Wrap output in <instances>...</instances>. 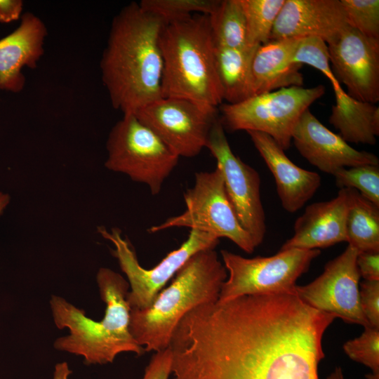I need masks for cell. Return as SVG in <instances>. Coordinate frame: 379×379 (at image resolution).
<instances>
[{
    "label": "cell",
    "instance_id": "1",
    "mask_svg": "<svg viewBox=\"0 0 379 379\" xmlns=\"http://www.w3.org/2000/svg\"><path fill=\"white\" fill-rule=\"evenodd\" d=\"M335 317L295 295H242L197 306L177 325L171 379H319Z\"/></svg>",
    "mask_w": 379,
    "mask_h": 379
},
{
    "label": "cell",
    "instance_id": "2",
    "mask_svg": "<svg viewBox=\"0 0 379 379\" xmlns=\"http://www.w3.org/2000/svg\"><path fill=\"white\" fill-rule=\"evenodd\" d=\"M164 25L136 2L121 8L112 20L100 69L111 103L123 114H133L162 97Z\"/></svg>",
    "mask_w": 379,
    "mask_h": 379
},
{
    "label": "cell",
    "instance_id": "3",
    "mask_svg": "<svg viewBox=\"0 0 379 379\" xmlns=\"http://www.w3.org/2000/svg\"><path fill=\"white\" fill-rule=\"evenodd\" d=\"M96 281L102 300L105 303V316L95 321L85 312L60 296L52 295L50 305L55 326L67 328L69 334L56 339L54 347L82 356L87 365L112 363L117 355L132 352L145 353L129 329L131 308L126 301L130 286L120 274L101 267Z\"/></svg>",
    "mask_w": 379,
    "mask_h": 379
},
{
    "label": "cell",
    "instance_id": "4",
    "mask_svg": "<svg viewBox=\"0 0 379 379\" xmlns=\"http://www.w3.org/2000/svg\"><path fill=\"white\" fill-rule=\"evenodd\" d=\"M227 272L215 249L192 255L145 309L131 310L129 329L145 352L169 347L183 317L194 307L217 302Z\"/></svg>",
    "mask_w": 379,
    "mask_h": 379
},
{
    "label": "cell",
    "instance_id": "5",
    "mask_svg": "<svg viewBox=\"0 0 379 379\" xmlns=\"http://www.w3.org/2000/svg\"><path fill=\"white\" fill-rule=\"evenodd\" d=\"M160 46L162 97L190 100L218 112L223 95L208 15L193 14L164 25Z\"/></svg>",
    "mask_w": 379,
    "mask_h": 379
},
{
    "label": "cell",
    "instance_id": "6",
    "mask_svg": "<svg viewBox=\"0 0 379 379\" xmlns=\"http://www.w3.org/2000/svg\"><path fill=\"white\" fill-rule=\"evenodd\" d=\"M107 169L146 185L158 194L180 157L133 114H123L106 142Z\"/></svg>",
    "mask_w": 379,
    "mask_h": 379
},
{
    "label": "cell",
    "instance_id": "7",
    "mask_svg": "<svg viewBox=\"0 0 379 379\" xmlns=\"http://www.w3.org/2000/svg\"><path fill=\"white\" fill-rule=\"evenodd\" d=\"M325 92L323 85L310 88L293 86L255 95L237 103L220 105V121L230 131L266 133L286 150L300 117Z\"/></svg>",
    "mask_w": 379,
    "mask_h": 379
},
{
    "label": "cell",
    "instance_id": "8",
    "mask_svg": "<svg viewBox=\"0 0 379 379\" xmlns=\"http://www.w3.org/2000/svg\"><path fill=\"white\" fill-rule=\"evenodd\" d=\"M320 253L319 249L291 248L279 250L269 257L248 258L221 250L228 274L218 302L246 295H295L297 279L309 270L312 261Z\"/></svg>",
    "mask_w": 379,
    "mask_h": 379
},
{
    "label": "cell",
    "instance_id": "9",
    "mask_svg": "<svg viewBox=\"0 0 379 379\" xmlns=\"http://www.w3.org/2000/svg\"><path fill=\"white\" fill-rule=\"evenodd\" d=\"M186 210L148 229L157 233L173 227H188L225 237L247 253L256 248L249 234L242 227L227 195L221 171L195 173L192 187L183 194Z\"/></svg>",
    "mask_w": 379,
    "mask_h": 379
},
{
    "label": "cell",
    "instance_id": "10",
    "mask_svg": "<svg viewBox=\"0 0 379 379\" xmlns=\"http://www.w3.org/2000/svg\"><path fill=\"white\" fill-rule=\"evenodd\" d=\"M98 231L113 244L111 253L127 277L131 289L126 301L131 310L149 307L167 282L192 255L203 250L215 249L220 241L213 234L190 230L187 239L178 248L168 253L154 267L146 269L140 265L133 246L119 229L113 227L109 230L99 227Z\"/></svg>",
    "mask_w": 379,
    "mask_h": 379
},
{
    "label": "cell",
    "instance_id": "11",
    "mask_svg": "<svg viewBox=\"0 0 379 379\" xmlns=\"http://www.w3.org/2000/svg\"><path fill=\"white\" fill-rule=\"evenodd\" d=\"M206 147L216 160V168L222 173L227 195L241 225L258 246L266 233L259 173L234 154L220 119L213 122Z\"/></svg>",
    "mask_w": 379,
    "mask_h": 379
},
{
    "label": "cell",
    "instance_id": "12",
    "mask_svg": "<svg viewBox=\"0 0 379 379\" xmlns=\"http://www.w3.org/2000/svg\"><path fill=\"white\" fill-rule=\"evenodd\" d=\"M180 157H193L206 147L218 112L190 100L161 97L133 114Z\"/></svg>",
    "mask_w": 379,
    "mask_h": 379
},
{
    "label": "cell",
    "instance_id": "13",
    "mask_svg": "<svg viewBox=\"0 0 379 379\" xmlns=\"http://www.w3.org/2000/svg\"><path fill=\"white\" fill-rule=\"evenodd\" d=\"M357 254L348 245L325 265L320 276L307 285L296 286L295 295L307 305L347 323L371 326L360 306Z\"/></svg>",
    "mask_w": 379,
    "mask_h": 379
},
{
    "label": "cell",
    "instance_id": "14",
    "mask_svg": "<svg viewBox=\"0 0 379 379\" xmlns=\"http://www.w3.org/2000/svg\"><path fill=\"white\" fill-rule=\"evenodd\" d=\"M333 73L350 96L376 104L379 101V40L347 26L327 44Z\"/></svg>",
    "mask_w": 379,
    "mask_h": 379
},
{
    "label": "cell",
    "instance_id": "15",
    "mask_svg": "<svg viewBox=\"0 0 379 379\" xmlns=\"http://www.w3.org/2000/svg\"><path fill=\"white\" fill-rule=\"evenodd\" d=\"M292 140L298 152L309 163L333 175L343 168L366 164L379 166L375 154L353 148L338 134L322 124L309 109L302 113L296 124Z\"/></svg>",
    "mask_w": 379,
    "mask_h": 379
},
{
    "label": "cell",
    "instance_id": "16",
    "mask_svg": "<svg viewBox=\"0 0 379 379\" xmlns=\"http://www.w3.org/2000/svg\"><path fill=\"white\" fill-rule=\"evenodd\" d=\"M347 26L340 0H285L270 41L317 37L327 44Z\"/></svg>",
    "mask_w": 379,
    "mask_h": 379
},
{
    "label": "cell",
    "instance_id": "17",
    "mask_svg": "<svg viewBox=\"0 0 379 379\" xmlns=\"http://www.w3.org/2000/svg\"><path fill=\"white\" fill-rule=\"evenodd\" d=\"M247 133L274 176L282 207L288 213L302 208L320 187L321 176L295 165L267 134Z\"/></svg>",
    "mask_w": 379,
    "mask_h": 379
},
{
    "label": "cell",
    "instance_id": "18",
    "mask_svg": "<svg viewBox=\"0 0 379 379\" xmlns=\"http://www.w3.org/2000/svg\"><path fill=\"white\" fill-rule=\"evenodd\" d=\"M47 29L36 15L26 13L19 27L0 39V91H21L25 84L24 67L34 69L44 53Z\"/></svg>",
    "mask_w": 379,
    "mask_h": 379
},
{
    "label": "cell",
    "instance_id": "19",
    "mask_svg": "<svg viewBox=\"0 0 379 379\" xmlns=\"http://www.w3.org/2000/svg\"><path fill=\"white\" fill-rule=\"evenodd\" d=\"M347 208L345 188L328 201L308 205L294 224V234L280 250L324 248L347 242L345 221Z\"/></svg>",
    "mask_w": 379,
    "mask_h": 379
},
{
    "label": "cell",
    "instance_id": "20",
    "mask_svg": "<svg viewBox=\"0 0 379 379\" xmlns=\"http://www.w3.org/2000/svg\"><path fill=\"white\" fill-rule=\"evenodd\" d=\"M299 39L270 40L256 49L251 62L252 96L302 86V65L292 62Z\"/></svg>",
    "mask_w": 379,
    "mask_h": 379
},
{
    "label": "cell",
    "instance_id": "21",
    "mask_svg": "<svg viewBox=\"0 0 379 379\" xmlns=\"http://www.w3.org/2000/svg\"><path fill=\"white\" fill-rule=\"evenodd\" d=\"M335 103L329 123L347 142L373 145L379 135V107L350 96L340 84L333 86Z\"/></svg>",
    "mask_w": 379,
    "mask_h": 379
},
{
    "label": "cell",
    "instance_id": "22",
    "mask_svg": "<svg viewBox=\"0 0 379 379\" xmlns=\"http://www.w3.org/2000/svg\"><path fill=\"white\" fill-rule=\"evenodd\" d=\"M257 48L214 46L216 71L223 100L227 103H237L252 96L251 62Z\"/></svg>",
    "mask_w": 379,
    "mask_h": 379
},
{
    "label": "cell",
    "instance_id": "23",
    "mask_svg": "<svg viewBox=\"0 0 379 379\" xmlns=\"http://www.w3.org/2000/svg\"><path fill=\"white\" fill-rule=\"evenodd\" d=\"M347 198V242L358 253L379 251V206L359 192L345 188Z\"/></svg>",
    "mask_w": 379,
    "mask_h": 379
},
{
    "label": "cell",
    "instance_id": "24",
    "mask_svg": "<svg viewBox=\"0 0 379 379\" xmlns=\"http://www.w3.org/2000/svg\"><path fill=\"white\" fill-rule=\"evenodd\" d=\"M208 18L215 46L248 47L246 18L240 0L219 1Z\"/></svg>",
    "mask_w": 379,
    "mask_h": 379
},
{
    "label": "cell",
    "instance_id": "25",
    "mask_svg": "<svg viewBox=\"0 0 379 379\" xmlns=\"http://www.w3.org/2000/svg\"><path fill=\"white\" fill-rule=\"evenodd\" d=\"M244 12L247 44L258 47L267 43L285 0H240Z\"/></svg>",
    "mask_w": 379,
    "mask_h": 379
},
{
    "label": "cell",
    "instance_id": "26",
    "mask_svg": "<svg viewBox=\"0 0 379 379\" xmlns=\"http://www.w3.org/2000/svg\"><path fill=\"white\" fill-rule=\"evenodd\" d=\"M218 3L219 0H142L139 4L144 10L166 24L193 14L208 15Z\"/></svg>",
    "mask_w": 379,
    "mask_h": 379
},
{
    "label": "cell",
    "instance_id": "27",
    "mask_svg": "<svg viewBox=\"0 0 379 379\" xmlns=\"http://www.w3.org/2000/svg\"><path fill=\"white\" fill-rule=\"evenodd\" d=\"M333 176L340 189H354L379 206V166L366 164L343 168L335 172Z\"/></svg>",
    "mask_w": 379,
    "mask_h": 379
},
{
    "label": "cell",
    "instance_id": "28",
    "mask_svg": "<svg viewBox=\"0 0 379 379\" xmlns=\"http://www.w3.org/2000/svg\"><path fill=\"white\" fill-rule=\"evenodd\" d=\"M340 1L347 25L366 37L379 40V1Z\"/></svg>",
    "mask_w": 379,
    "mask_h": 379
},
{
    "label": "cell",
    "instance_id": "29",
    "mask_svg": "<svg viewBox=\"0 0 379 379\" xmlns=\"http://www.w3.org/2000/svg\"><path fill=\"white\" fill-rule=\"evenodd\" d=\"M292 62L300 65H307L320 71L330 81L332 86L340 84L330 65L328 46L320 38L299 39L293 54Z\"/></svg>",
    "mask_w": 379,
    "mask_h": 379
},
{
    "label": "cell",
    "instance_id": "30",
    "mask_svg": "<svg viewBox=\"0 0 379 379\" xmlns=\"http://www.w3.org/2000/svg\"><path fill=\"white\" fill-rule=\"evenodd\" d=\"M343 350L351 359L368 367L371 373H379V328L364 327L360 336L344 344Z\"/></svg>",
    "mask_w": 379,
    "mask_h": 379
},
{
    "label": "cell",
    "instance_id": "31",
    "mask_svg": "<svg viewBox=\"0 0 379 379\" xmlns=\"http://www.w3.org/2000/svg\"><path fill=\"white\" fill-rule=\"evenodd\" d=\"M359 302L370 326L379 328V281L364 280L360 284Z\"/></svg>",
    "mask_w": 379,
    "mask_h": 379
},
{
    "label": "cell",
    "instance_id": "32",
    "mask_svg": "<svg viewBox=\"0 0 379 379\" xmlns=\"http://www.w3.org/2000/svg\"><path fill=\"white\" fill-rule=\"evenodd\" d=\"M172 355L170 348L157 352L152 356L141 379H170Z\"/></svg>",
    "mask_w": 379,
    "mask_h": 379
},
{
    "label": "cell",
    "instance_id": "33",
    "mask_svg": "<svg viewBox=\"0 0 379 379\" xmlns=\"http://www.w3.org/2000/svg\"><path fill=\"white\" fill-rule=\"evenodd\" d=\"M356 263L359 275L364 280L379 281V251L358 253Z\"/></svg>",
    "mask_w": 379,
    "mask_h": 379
},
{
    "label": "cell",
    "instance_id": "34",
    "mask_svg": "<svg viewBox=\"0 0 379 379\" xmlns=\"http://www.w3.org/2000/svg\"><path fill=\"white\" fill-rule=\"evenodd\" d=\"M22 8L21 0H0V22L8 23L18 20Z\"/></svg>",
    "mask_w": 379,
    "mask_h": 379
},
{
    "label": "cell",
    "instance_id": "35",
    "mask_svg": "<svg viewBox=\"0 0 379 379\" xmlns=\"http://www.w3.org/2000/svg\"><path fill=\"white\" fill-rule=\"evenodd\" d=\"M72 373L69 366L66 361L58 363L55 366L53 379H69Z\"/></svg>",
    "mask_w": 379,
    "mask_h": 379
},
{
    "label": "cell",
    "instance_id": "36",
    "mask_svg": "<svg viewBox=\"0 0 379 379\" xmlns=\"http://www.w3.org/2000/svg\"><path fill=\"white\" fill-rule=\"evenodd\" d=\"M10 202V196L0 192V215L3 213Z\"/></svg>",
    "mask_w": 379,
    "mask_h": 379
},
{
    "label": "cell",
    "instance_id": "37",
    "mask_svg": "<svg viewBox=\"0 0 379 379\" xmlns=\"http://www.w3.org/2000/svg\"><path fill=\"white\" fill-rule=\"evenodd\" d=\"M326 379H345L344 377L343 371L340 366H337L335 369L327 376Z\"/></svg>",
    "mask_w": 379,
    "mask_h": 379
},
{
    "label": "cell",
    "instance_id": "38",
    "mask_svg": "<svg viewBox=\"0 0 379 379\" xmlns=\"http://www.w3.org/2000/svg\"><path fill=\"white\" fill-rule=\"evenodd\" d=\"M366 377L367 379H379V373H370Z\"/></svg>",
    "mask_w": 379,
    "mask_h": 379
}]
</instances>
